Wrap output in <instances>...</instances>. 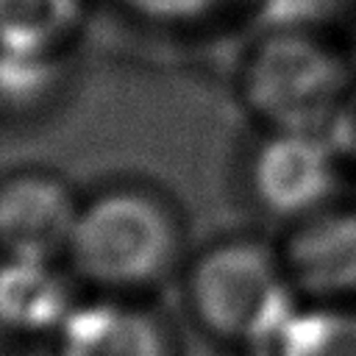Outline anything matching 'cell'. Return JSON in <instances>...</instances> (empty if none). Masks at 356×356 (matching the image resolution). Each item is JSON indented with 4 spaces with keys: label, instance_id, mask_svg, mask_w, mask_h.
<instances>
[{
    "label": "cell",
    "instance_id": "9",
    "mask_svg": "<svg viewBox=\"0 0 356 356\" xmlns=\"http://www.w3.org/2000/svg\"><path fill=\"white\" fill-rule=\"evenodd\" d=\"M86 0H0V56L50 64L81 31Z\"/></svg>",
    "mask_w": 356,
    "mask_h": 356
},
{
    "label": "cell",
    "instance_id": "2",
    "mask_svg": "<svg viewBox=\"0 0 356 356\" xmlns=\"http://www.w3.org/2000/svg\"><path fill=\"white\" fill-rule=\"evenodd\" d=\"M184 292L195 323L231 345H273L298 309L278 250L256 239L203 250L186 270Z\"/></svg>",
    "mask_w": 356,
    "mask_h": 356
},
{
    "label": "cell",
    "instance_id": "6",
    "mask_svg": "<svg viewBox=\"0 0 356 356\" xmlns=\"http://www.w3.org/2000/svg\"><path fill=\"white\" fill-rule=\"evenodd\" d=\"M278 256L298 298L350 303L356 298V211L323 209L298 220Z\"/></svg>",
    "mask_w": 356,
    "mask_h": 356
},
{
    "label": "cell",
    "instance_id": "11",
    "mask_svg": "<svg viewBox=\"0 0 356 356\" xmlns=\"http://www.w3.org/2000/svg\"><path fill=\"white\" fill-rule=\"evenodd\" d=\"M261 19L275 28H292V31H309V25L328 17L337 6V0H256Z\"/></svg>",
    "mask_w": 356,
    "mask_h": 356
},
{
    "label": "cell",
    "instance_id": "8",
    "mask_svg": "<svg viewBox=\"0 0 356 356\" xmlns=\"http://www.w3.org/2000/svg\"><path fill=\"white\" fill-rule=\"evenodd\" d=\"M72 306L61 264L0 259V331L17 337L50 334L53 339Z\"/></svg>",
    "mask_w": 356,
    "mask_h": 356
},
{
    "label": "cell",
    "instance_id": "10",
    "mask_svg": "<svg viewBox=\"0 0 356 356\" xmlns=\"http://www.w3.org/2000/svg\"><path fill=\"white\" fill-rule=\"evenodd\" d=\"M270 348L273 356H356V309L350 303L298 306Z\"/></svg>",
    "mask_w": 356,
    "mask_h": 356
},
{
    "label": "cell",
    "instance_id": "3",
    "mask_svg": "<svg viewBox=\"0 0 356 356\" xmlns=\"http://www.w3.org/2000/svg\"><path fill=\"white\" fill-rule=\"evenodd\" d=\"M345 58L312 31L275 28L242 61L245 108L270 131L325 134L350 92Z\"/></svg>",
    "mask_w": 356,
    "mask_h": 356
},
{
    "label": "cell",
    "instance_id": "4",
    "mask_svg": "<svg viewBox=\"0 0 356 356\" xmlns=\"http://www.w3.org/2000/svg\"><path fill=\"white\" fill-rule=\"evenodd\" d=\"M81 211L72 186L50 170L22 167L0 178V259L64 264Z\"/></svg>",
    "mask_w": 356,
    "mask_h": 356
},
{
    "label": "cell",
    "instance_id": "5",
    "mask_svg": "<svg viewBox=\"0 0 356 356\" xmlns=\"http://www.w3.org/2000/svg\"><path fill=\"white\" fill-rule=\"evenodd\" d=\"M339 164L342 159L325 134L270 131L250 156L248 181L264 211L298 222L328 209Z\"/></svg>",
    "mask_w": 356,
    "mask_h": 356
},
{
    "label": "cell",
    "instance_id": "7",
    "mask_svg": "<svg viewBox=\"0 0 356 356\" xmlns=\"http://www.w3.org/2000/svg\"><path fill=\"white\" fill-rule=\"evenodd\" d=\"M53 356H175L164 323L114 295L75 303L53 334Z\"/></svg>",
    "mask_w": 356,
    "mask_h": 356
},
{
    "label": "cell",
    "instance_id": "1",
    "mask_svg": "<svg viewBox=\"0 0 356 356\" xmlns=\"http://www.w3.org/2000/svg\"><path fill=\"white\" fill-rule=\"evenodd\" d=\"M175 211L139 186H111L89 200L67 245L64 270L97 295L125 298L170 275L178 261Z\"/></svg>",
    "mask_w": 356,
    "mask_h": 356
},
{
    "label": "cell",
    "instance_id": "12",
    "mask_svg": "<svg viewBox=\"0 0 356 356\" xmlns=\"http://www.w3.org/2000/svg\"><path fill=\"white\" fill-rule=\"evenodd\" d=\"M117 3L131 14L153 22H192V19H203L206 14L222 8L231 0H117Z\"/></svg>",
    "mask_w": 356,
    "mask_h": 356
},
{
    "label": "cell",
    "instance_id": "13",
    "mask_svg": "<svg viewBox=\"0 0 356 356\" xmlns=\"http://www.w3.org/2000/svg\"><path fill=\"white\" fill-rule=\"evenodd\" d=\"M325 136L331 139L342 164L356 167V86H350V92L345 95V100H342L337 117L331 120Z\"/></svg>",
    "mask_w": 356,
    "mask_h": 356
}]
</instances>
